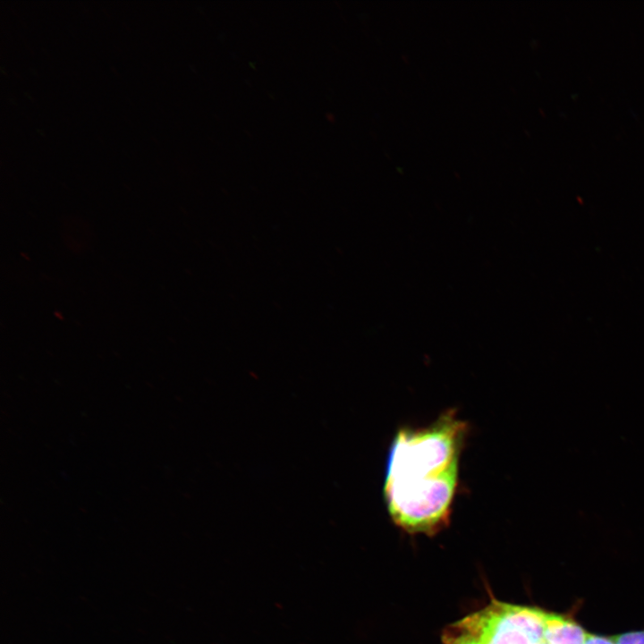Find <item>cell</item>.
<instances>
[{"label":"cell","mask_w":644,"mask_h":644,"mask_svg":"<svg viewBox=\"0 0 644 644\" xmlns=\"http://www.w3.org/2000/svg\"><path fill=\"white\" fill-rule=\"evenodd\" d=\"M585 644H616L612 638H605L588 633Z\"/></svg>","instance_id":"cell-7"},{"label":"cell","mask_w":644,"mask_h":644,"mask_svg":"<svg viewBox=\"0 0 644 644\" xmlns=\"http://www.w3.org/2000/svg\"><path fill=\"white\" fill-rule=\"evenodd\" d=\"M445 644H481V642L458 622L444 631Z\"/></svg>","instance_id":"cell-5"},{"label":"cell","mask_w":644,"mask_h":644,"mask_svg":"<svg viewBox=\"0 0 644 644\" xmlns=\"http://www.w3.org/2000/svg\"><path fill=\"white\" fill-rule=\"evenodd\" d=\"M467 431L466 422L448 411L427 427L396 432L383 495L390 517L401 529L433 535L448 524Z\"/></svg>","instance_id":"cell-1"},{"label":"cell","mask_w":644,"mask_h":644,"mask_svg":"<svg viewBox=\"0 0 644 644\" xmlns=\"http://www.w3.org/2000/svg\"><path fill=\"white\" fill-rule=\"evenodd\" d=\"M587 636L571 619L546 613L543 639L547 644H585Z\"/></svg>","instance_id":"cell-3"},{"label":"cell","mask_w":644,"mask_h":644,"mask_svg":"<svg viewBox=\"0 0 644 644\" xmlns=\"http://www.w3.org/2000/svg\"><path fill=\"white\" fill-rule=\"evenodd\" d=\"M612 639L616 644H644V631L627 632Z\"/></svg>","instance_id":"cell-6"},{"label":"cell","mask_w":644,"mask_h":644,"mask_svg":"<svg viewBox=\"0 0 644 644\" xmlns=\"http://www.w3.org/2000/svg\"><path fill=\"white\" fill-rule=\"evenodd\" d=\"M459 623L481 644H538L509 620L496 600Z\"/></svg>","instance_id":"cell-2"},{"label":"cell","mask_w":644,"mask_h":644,"mask_svg":"<svg viewBox=\"0 0 644 644\" xmlns=\"http://www.w3.org/2000/svg\"><path fill=\"white\" fill-rule=\"evenodd\" d=\"M503 608L509 618L520 630L526 633L534 642H544L546 612L531 607L503 603Z\"/></svg>","instance_id":"cell-4"},{"label":"cell","mask_w":644,"mask_h":644,"mask_svg":"<svg viewBox=\"0 0 644 644\" xmlns=\"http://www.w3.org/2000/svg\"><path fill=\"white\" fill-rule=\"evenodd\" d=\"M541 644H547V643L544 641V642H542Z\"/></svg>","instance_id":"cell-8"}]
</instances>
